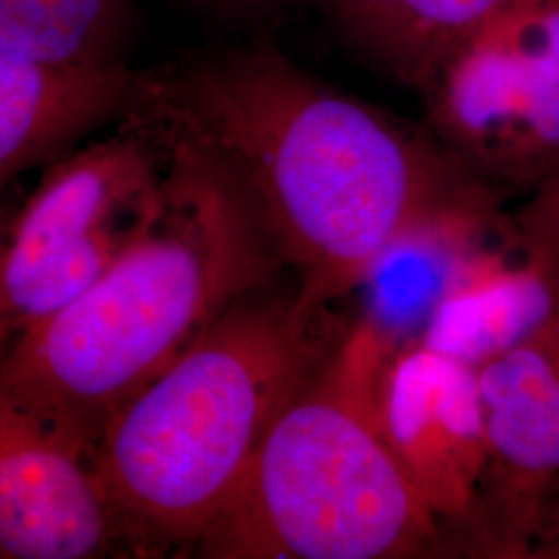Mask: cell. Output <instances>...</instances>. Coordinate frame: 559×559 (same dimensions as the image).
Here are the masks:
<instances>
[{
  "mask_svg": "<svg viewBox=\"0 0 559 559\" xmlns=\"http://www.w3.org/2000/svg\"><path fill=\"white\" fill-rule=\"evenodd\" d=\"M138 104L221 164L284 267L323 305L402 249L506 212L423 122L321 80L263 36L141 67Z\"/></svg>",
  "mask_w": 559,
  "mask_h": 559,
  "instance_id": "6da1fadb",
  "label": "cell"
},
{
  "mask_svg": "<svg viewBox=\"0 0 559 559\" xmlns=\"http://www.w3.org/2000/svg\"><path fill=\"white\" fill-rule=\"evenodd\" d=\"M346 325L282 270L233 300L120 406L92 462L127 558H193L272 420Z\"/></svg>",
  "mask_w": 559,
  "mask_h": 559,
  "instance_id": "7a4b0ae2",
  "label": "cell"
},
{
  "mask_svg": "<svg viewBox=\"0 0 559 559\" xmlns=\"http://www.w3.org/2000/svg\"><path fill=\"white\" fill-rule=\"evenodd\" d=\"M168 145L140 237L80 299L0 357V380L90 456L104 425L180 350L284 267L235 182L152 112Z\"/></svg>",
  "mask_w": 559,
  "mask_h": 559,
  "instance_id": "3957f363",
  "label": "cell"
},
{
  "mask_svg": "<svg viewBox=\"0 0 559 559\" xmlns=\"http://www.w3.org/2000/svg\"><path fill=\"white\" fill-rule=\"evenodd\" d=\"M392 344L373 318L348 321L272 420L193 558H454L381 429L376 385Z\"/></svg>",
  "mask_w": 559,
  "mask_h": 559,
  "instance_id": "277c9868",
  "label": "cell"
},
{
  "mask_svg": "<svg viewBox=\"0 0 559 559\" xmlns=\"http://www.w3.org/2000/svg\"><path fill=\"white\" fill-rule=\"evenodd\" d=\"M168 145L133 104L106 135L41 168L0 221V357L80 299L152 218Z\"/></svg>",
  "mask_w": 559,
  "mask_h": 559,
  "instance_id": "5b68a950",
  "label": "cell"
},
{
  "mask_svg": "<svg viewBox=\"0 0 559 559\" xmlns=\"http://www.w3.org/2000/svg\"><path fill=\"white\" fill-rule=\"evenodd\" d=\"M423 124L500 200L559 164V0H501L420 87Z\"/></svg>",
  "mask_w": 559,
  "mask_h": 559,
  "instance_id": "8992f818",
  "label": "cell"
},
{
  "mask_svg": "<svg viewBox=\"0 0 559 559\" xmlns=\"http://www.w3.org/2000/svg\"><path fill=\"white\" fill-rule=\"evenodd\" d=\"M477 376L487 464L468 558L535 559L559 498V309Z\"/></svg>",
  "mask_w": 559,
  "mask_h": 559,
  "instance_id": "52a82bcc",
  "label": "cell"
},
{
  "mask_svg": "<svg viewBox=\"0 0 559 559\" xmlns=\"http://www.w3.org/2000/svg\"><path fill=\"white\" fill-rule=\"evenodd\" d=\"M376 404L406 475L445 528L454 558H468L487 464L477 367L419 338L392 344Z\"/></svg>",
  "mask_w": 559,
  "mask_h": 559,
  "instance_id": "ba28073f",
  "label": "cell"
},
{
  "mask_svg": "<svg viewBox=\"0 0 559 559\" xmlns=\"http://www.w3.org/2000/svg\"><path fill=\"white\" fill-rule=\"evenodd\" d=\"M127 558L90 452L0 380V559Z\"/></svg>",
  "mask_w": 559,
  "mask_h": 559,
  "instance_id": "9c48e42d",
  "label": "cell"
},
{
  "mask_svg": "<svg viewBox=\"0 0 559 559\" xmlns=\"http://www.w3.org/2000/svg\"><path fill=\"white\" fill-rule=\"evenodd\" d=\"M417 338L480 367L535 334L559 309V272L531 253L512 216L459 240Z\"/></svg>",
  "mask_w": 559,
  "mask_h": 559,
  "instance_id": "30bf717a",
  "label": "cell"
},
{
  "mask_svg": "<svg viewBox=\"0 0 559 559\" xmlns=\"http://www.w3.org/2000/svg\"><path fill=\"white\" fill-rule=\"evenodd\" d=\"M141 67H67L0 48V191L124 119Z\"/></svg>",
  "mask_w": 559,
  "mask_h": 559,
  "instance_id": "8fae6325",
  "label": "cell"
},
{
  "mask_svg": "<svg viewBox=\"0 0 559 559\" xmlns=\"http://www.w3.org/2000/svg\"><path fill=\"white\" fill-rule=\"evenodd\" d=\"M501 0H323L342 38L388 80L419 94Z\"/></svg>",
  "mask_w": 559,
  "mask_h": 559,
  "instance_id": "7c38bea8",
  "label": "cell"
},
{
  "mask_svg": "<svg viewBox=\"0 0 559 559\" xmlns=\"http://www.w3.org/2000/svg\"><path fill=\"white\" fill-rule=\"evenodd\" d=\"M135 0H0V48L67 67L133 64Z\"/></svg>",
  "mask_w": 559,
  "mask_h": 559,
  "instance_id": "4fadbf2b",
  "label": "cell"
},
{
  "mask_svg": "<svg viewBox=\"0 0 559 559\" xmlns=\"http://www.w3.org/2000/svg\"><path fill=\"white\" fill-rule=\"evenodd\" d=\"M510 216L524 247L559 272V164Z\"/></svg>",
  "mask_w": 559,
  "mask_h": 559,
  "instance_id": "5bb4252c",
  "label": "cell"
},
{
  "mask_svg": "<svg viewBox=\"0 0 559 559\" xmlns=\"http://www.w3.org/2000/svg\"><path fill=\"white\" fill-rule=\"evenodd\" d=\"M201 13L233 27H261L280 17L290 0H185Z\"/></svg>",
  "mask_w": 559,
  "mask_h": 559,
  "instance_id": "9a60e30c",
  "label": "cell"
},
{
  "mask_svg": "<svg viewBox=\"0 0 559 559\" xmlns=\"http://www.w3.org/2000/svg\"><path fill=\"white\" fill-rule=\"evenodd\" d=\"M535 559H559V498L551 516L547 520Z\"/></svg>",
  "mask_w": 559,
  "mask_h": 559,
  "instance_id": "2e32d148",
  "label": "cell"
},
{
  "mask_svg": "<svg viewBox=\"0 0 559 559\" xmlns=\"http://www.w3.org/2000/svg\"><path fill=\"white\" fill-rule=\"evenodd\" d=\"M15 198H13V193H11V189H7V191H0V221L9 214V210L13 207V203H15Z\"/></svg>",
  "mask_w": 559,
  "mask_h": 559,
  "instance_id": "e0dca14e",
  "label": "cell"
}]
</instances>
